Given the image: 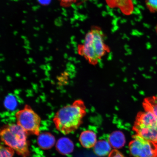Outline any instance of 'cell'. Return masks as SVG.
I'll use <instances>...</instances> for the list:
<instances>
[{"mask_svg": "<svg viewBox=\"0 0 157 157\" xmlns=\"http://www.w3.org/2000/svg\"><path fill=\"white\" fill-rule=\"evenodd\" d=\"M57 150L60 154L67 155L70 154L73 151V143L66 137H62L59 139L56 145Z\"/></svg>", "mask_w": 157, "mask_h": 157, "instance_id": "obj_10", "label": "cell"}, {"mask_svg": "<svg viewBox=\"0 0 157 157\" xmlns=\"http://www.w3.org/2000/svg\"><path fill=\"white\" fill-rule=\"evenodd\" d=\"M112 146L109 142L100 140L96 143L94 147V151L96 155L99 156H105L110 154L112 151Z\"/></svg>", "mask_w": 157, "mask_h": 157, "instance_id": "obj_11", "label": "cell"}, {"mask_svg": "<svg viewBox=\"0 0 157 157\" xmlns=\"http://www.w3.org/2000/svg\"><path fill=\"white\" fill-rule=\"evenodd\" d=\"M14 150L8 147L1 145V157H13Z\"/></svg>", "mask_w": 157, "mask_h": 157, "instance_id": "obj_13", "label": "cell"}, {"mask_svg": "<svg viewBox=\"0 0 157 157\" xmlns=\"http://www.w3.org/2000/svg\"><path fill=\"white\" fill-rule=\"evenodd\" d=\"M59 1H60L62 5L64 6H68L79 0H59Z\"/></svg>", "mask_w": 157, "mask_h": 157, "instance_id": "obj_16", "label": "cell"}, {"mask_svg": "<svg viewBox=\"0 0 157 157\" xmlns=\"http://www.w3.org/2000/svg\"><path fill=\"white\" fill-rule=\"evenodd\" d=\"M102 29L94 26L86 34L83 43L78 47V52L90 64L95 65L110 51L105 42Z\"/></svg>", "mask_w": 157, "mask_h": 157, "instance_id": "obj_1", "label": "cell"}, {"mask_svg": "<svg viewBox=\"0 0 157 157\" xmlns=\"http://www.w3.org/2000/svg\"><path fill=\"white\" fill-rule=\"evenodd\" d=\"M145 3L150 12H157V0H145Z\"/></svg>", "mask_w": 157, "mask_h": 157, "instance_id": "obj_14", "label": "cell"}, {"mask_svg": "<svg viewBox=\"0 0 157 157\" xmlns=\"http://www.w3.org/2000/svg\"><path fill=\"white\" fill-rule=\"evenodd\" d=\"M143 106L145 111L151 113L157 120V96L145 98L143 102Z\"/></svg>", "mask_w": 157, "mask_h": 157, "instance_id": "obj_12", "label": "cell"}, {"mask_svg": "<svg viewBox=\"0 0 157 157\" xmlns=\"http://www.w3.org/2000/svg\"><path fill=\"white\" fill-rule=\"evenodd\" d=\"M17 124L27 134L40 135L41 118L30 106L26 105L15 114Z\"/></svg>", "mask_w": 157, "mask_h": 157, "instance_id": "obj_5", "label": "cell"}, {"mask_svg": "<svg viewBox=\"0 0 157 157\" xmlns=\"http://www.w3.org/2000/svg\"><path fill=\"white\" fill-rule=\"evenodd\" d=\"M79 140L80 144L84 148H93L97 142V135L92 131H84L80 134Z\"/></svg>", "mask_w": 157, "mask_h": 157, "instance_id": "obj_7", "label": "cell"}, {"mask_svg": "<svg viewBox=\"0 0 157 157\" xmlns=\"http://www.w3.org/2000/svg\"><path fill=\"white\" fill-rule=\"evenodd\" d=\"M25 131L17 124L5 125L1 129V140L6 145L23 157L30 154L27 135Z\"/></svg>", "mask_w": 157, "mask_h": 157, "instance_id": "obj_3", "label": "cell"}, {"mask_svg": "<svg viewBox=\"0 0 157 157\" xmlns=\"http://www.w3.org/2000/svg\"><path fill=\"white\" fill-rule=\"evenodd\" d=\"M109 157H125L118 151L115 150L112 151L109 154Z\"/></svg>", "mask_w": 157, "mask_h": 157, "instance_id": "obj_17", "label": "cell"}, {"mask_svg": "<svg viewBox=\"0 0 157 157\" xmlns=\"http://www.w3.org/2000/svg\"><path fill=\"white\" fill-rule=\"evenodd\" d=\"M133 128L137 135L157 143V120L151 113L144 111L137 113Z\"/></svg>", "mask_w": 157, "mask_h": 157, "instance_id": "obj_4", "label": "cell"}, {"mask_svg": "<svg viewBox=\"0 0 157 157\" xmlns=\"http://www.w3.org/2000/svg\"><path fill=\"white\" fill-rule=\"evenodd\" d=\"M39 4L43 6H47L50 4L52 0H37Z\"/></svg>", "mask_w": 157, "mask_h": 157, "instance_id": "obj_18", "label": "cell"}, {"mask_svg": "<svg viewBox=\"0 0 157 157\" xmlns=\"http://www.w3.org/2000/svg\"><path fill=\"white\" fill-rule=\"evenodd\" d=\"M37 141L39 146L44 150L52 148L56 143L54 136L48 132L43 133L39 135Z\"/></svg>", "mask_w": 157, "mask_h": 157, "instance_id": "obj_8", "label": "cell"}, {"mask_svg": "<svg viewBox=\"0 0 157 157\" xmlns=\"http://www.w3.org/2000/svg\"><path fill=\"white\" fill-rule=\"evenodd\" d=\"M129 152L134 157H157V143L134 135L129 145Z\"/></svg>", "mask_w": 157, "mask_h": 157, "instance_id": "obj_6", "label": "cell"}, {"mask_svg": "<svg viewBox=\"0 0 157 157\" xmlns=\"http://www.w3.org/2000/svg\"><path fill=\"white\" fill-rule=\"evenodd\" d=\"M86 113V107L83 101L78 99L71 105H66L59 109L53 121L58 131L64 135H68L79 128Z\"/></svg>", "mask_w": 157, "mask_h": 157, "instance_id": "obj_2", "label": "cell"}, {"mask_svg": "<svg viewBox=\"0 0 157 157\" xmlns=\"http://www.w3.org/2000/svg\"><path fill=\"white\" fill-rule=\"evenodd\" d=\"M109 142L112 147L114 148H121L125 144V139L124 135L120 131H115L110 135Z\"/></svg>", "mask_w": 157, "mask_h": 157, "instance_id": "obj_9", "label": "cell"}, {"mask_svg": "<svg viewBox=\"0 0 157 157\" xmlns=\"http://www.w3.org/2000/svg\"><path fill=\"white\" fill-rule=\"evenodd\" d=\"M6 107L10 109H13L15 106L16 101L14 98L8 97L6 99L5 102Z\"/></svg>", "mask_w": 157, "mask_h": 157, "instance_id": "obj_15", "label": "cell"}]
</instances>
